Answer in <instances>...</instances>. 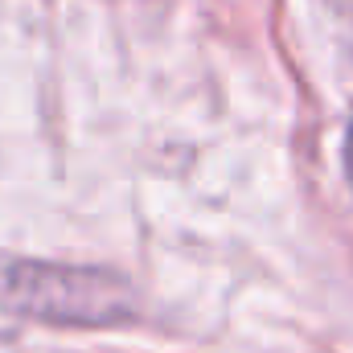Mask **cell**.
<instances>
[{"mask_svg": "<svg viewBox=\"0 0 353 353\" xmlns=\"http://www.w3.org/2000/svg\"><path fill=\"white\" fill-rule=\"evenodd\" d=\"M0 304L12 312L66 321V325H107L123 316L128 296L115 279L94 271H58V267H12L0 279Z\"/></svg>", "mask_w": 353, "mask_h": 353, "instance_id": "6da1fadb", "label": "cell"}, {"mask_svg": "<svg viewBox=\"0 0 353 353\" xmlns=\"http://www.w3.org/2000/svg\"><path fill=\"white\" fill-rule=\"evenodd\" d=\"M345 169H350V185H353V123H350V144H345Z\"/></svg>", "mask_w": 353, "mask_h": 353, "instance_id": "7a4b0ae2", "label": "cell"}]
</instances>
